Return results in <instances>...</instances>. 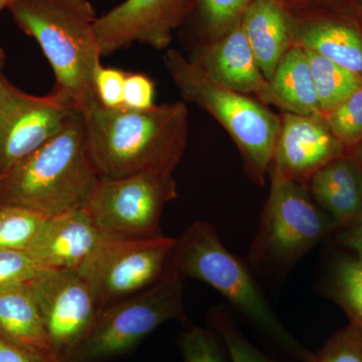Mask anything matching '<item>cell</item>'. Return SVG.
Instances as JSON below:
<instances>
[{
    "mask_svg": "<svg viewBox=\"0 0 362 362\" xmlns=\"http://www.w3.org/2000/svg\"><path fill=\"white\" fill-rule=\"evenodd\" d=\"M77 106L84 121L88 153L101 178L173 175L185 154L188 110L183 102L146 110L108 108L93 90Z\"/></svg>",
    "mask_w": 362,
    "mask_h": 362,
    "instance_id": "1",
    "label": "cell"
},
{
    "mask_svg": "<svg viewBox=\"0 0 362 362\" xmlns=\"http://www.w3.org/2000/svg\"><path fill=\"white\" fill-rule=\"evenodd\" d=\"M100 180L78 111L58 135L0 175V206L21 207L47 218L81 211Z\"/></svg>",
    "mask_w": 362,
    "mask_h": 362,
    "instance_id": "2",
    "label": "cell"
},
{
    "mask_svg": "<svg viewBox=\"0 0 362 362\" xmlns=\"http://www.w3.org/2000/svg\"><path fill=\"white\" fill-rule=\"evenodd\" d=\"M165 272L183 281L197 279L206 282L256 324L288 356L301 362L314 361L315 354L286 329L249 267L223 246L216 226L211 223L199 221L188 226L175 240Z\"/></svg>",
    "mask_w": 362,
    "mask_h": 362,
    "instance_id": "3",
    "label": "cell"
},
{
    "mask_svg": "<svg viewBox=\"0 0 362 362\" xmlns=\"http://www.w3.org/2000/svg\"><path fill=\"white\" fill-rule=\"evenodd\" d=\"M7 9L51 64L54 90L78 105L94 90V71L101 64L94 7L88 0H16Z\"/></svg>",
    "mask_w": 362,
    "mask_h": 362,
    "instance_id": "4",
    "label": "cell"
},
{
    "mask_svg": "<svg viewBox=\"0 0 362 362\" xmlns=\"http://www.w3.org/2000/svg\"><path fill=\"white\" fill-rule=\"evenodd\" d=\"M164 64L183 98L225 128L242 154L247 175L263 187L280 134V117L262 102L214 82L180 52H166Z\"/></svg>",
    "mask_w": 362,
    "mask_h": 362,
    "instance_id": "5",
    "label": "cell"
},
{
    "mask_svg": "<svg viewBox=\"0 0 362 362\" xmlns=\"http://www.w3.org/2000/svg\"><path fill=\"white\" fill-rule=\"evenodd\" d=\"M270 194L249 252L257 271L288 273L312 247L337 228L314 204L308 188L270 166Z\"/></svg>",
    "mask_w": 362,
    "mask_h": 362,
    "instance_id": "6",
    "label": "cell"
},
{
    "mask_svg": "<svg viewBox=\"0 0 362 362\" xmlns=\"http://www.w3.org/2000/svg\"><path fill=\"white\" fill-rule=\"evenodd\" d=\"M185 281L173 274L134 296L100 309L95 323L63 362H102L121 356L169 320L187 323Z\"/></svg>",
    "mask_w": 362,
    "mask_h": 362,
    "instance_id": "7",
    "label": "cell"
},
{
    "mask_svg": "<svg viewBox=\"0 0 362 362\" xmlns=\"http://www.w3.org/2000/svg\"><path fill=\"white\" fill-rule=\"evenodd\" d=\"M175 243L163 235L130 238L104 233L76 272L90 286L100 308H104L158 282Z\"/></svg>",
    "mask_w": 362,
    "mask_h": 362,
    "instance_id": "8",
    "label": "cell"
},
{
    "mask_svg": "<svg viewBox=\"0 0 362 362\" xmlns=\"http://www.w3.org/2000/svg\"><path fill=\"white\" fill-rule=\"evenodd\" d=\"M177 197L173 175L139 173L101 178L86 207L93 223L109 235L148 238L162 235L164 207Z\"/></svg>",
    "mask_w": 362,
    "mask_h": 362,
    "instance_id": "9",
    "label": "cell"
},
{
    "mask_svg": "<svg viewBox=\"0 0 362 362\" xmlns=\"http://www.w3.org/2000/svg\"><path fill=\"white\" fill-rule=\"evenodd\" d=\"M78 111L63 93L37 97L4 78L0 88V175L58 135Z\"/></svg>",
    "mask_w": 362,
    "mask_h": 362,
    "instance_id": "10",
    "label": "cell"
},
{
    "mask_svg": "<svg viewBox=\"0 0 362 362\" xmlns=\"http://www.w3.org/2000/svg\"><path fill=\"white\" fill-rule=\"evenodd\" d=\"M52 346L61 356L88 334L100 306L75 270L40 269L28 283Z\"/></svg>",
    "mask_w": 362,
    "mask_h": 362,
    "instance_id": "11",
    "label": "cell"
},
{
    "mask_svg": "<svg viewBox=\"0 0 362 362\" xmlns=\"http://www.w3.org/2000/svg\"><path fill=\"white\" fill-rule=\"evenodd\" d=\"M189 0H125L109 13L98 16L96 35L102 56L133 44L164 49L185 20Z\"/></svg>",
    "mask_w": 362,
    "mask_h": 362,
    "instance_id": "12",
    "label": "cell"
},
{
    "mask_svg": "<svg viewBox=\"0 0 362 362\" xmlns=\"http://www.w3.org/2000/svg\"><path fill=\"white\" fill-rule=\"evenodd\" d=\"M343 146L323 118L284 112L271 166L305 185L318 169L342 157Z\"/></svg>",
    "mask_w": 362,
    "mask_h": 362,
    "instance_id": "13",
    "label": "cell"
},
{
    "mask_svg": "<svg viewBox=\"0 0 362 362\" xmlns=\"http://www.w3.org/2000/svg\"><path fill=\"white\" fill-rule=\"evenodd\" d=\"M189 59L214 82L247 96L256 95L263 104H273L270 84L257 63L240 21Z\"/></svg>",
    "mask_w": 362,
    "mask_h": 362,
    "instance_id": "14",
    "label": "cell"
},
{
    "mask_svg": "<svg viewBox=\"0 0 362 362\" xmlns=\"http://www.w3.org/2000/svg\"><path fill=\"white\" fill-rule=\"evenodd\" d=\"M86 209L47 218L26 250L40 269L77 270L103 238Z\"/></svg>",
    "mask_w": 362,
    "mask_h": 362,
    "instance_id": "15",
    "label": "cell"
},
{
    "mask_svg": "<svg viewBox=\"0 0 362 362\" xmlns=\"http://www.w3.org/2000/svg\"><path fill=\"white\" fill-rule=\"evenodd\" d=\"M307 188L337 226L349 228L362 220V168L351 159L339 157L318 169Z\"/></svg>",
    "mask_w": 362,
    "mask_h": 362,
    "instance_id": "16",
    "label": "cell"
},
{
    "mask_svg": "<svg viewBox=\"0 0 362 362\" xmlns=\"http://www.w3.org/2000/svg\"><path fill=\"white\" fill-rule=\"evenodd\" d=\"M257 63L270 81L279 62L294 45V25L281 0H252L242 20Z\"/></svg>",
    "mask_w": 362,
    "mask_h": 362,
    "instance_id": "17",
    "label": "cell"
},
{
    "mask_svg": "<svg viewBox=\"0 0 362 362\" xmlns=\"http://www.w3.org/2000/svg\"><path fill=\"white\" fill-rule=\"evenodd\" d=\"M269 84L273 105L283 111L323 118L308 57L301 47L294 45L288 49Z\"/></svg>",
    "mask_w": 362,
    "mask_h": 362,
    "instance_id": "18",
    "label": "cell"
},
{
    "mask_svg": "<svg viewBox=\"0 0 362 362\" xmlns=\"http://www.w3.org/2000/svg\"><path fill=\"white\" fill-rule=\"evenodd\" d=\"M294 45L316 52L362 78V35L346 23L316 20L294 26Z\"/></svg>",
    "mask_w": 362,
    "mask_h": 362,
    "instance_id": "19",
    "label": "cell"
},
{
    "mask_svg": "<svg viewBox=\"0 0 362 362\" xmlns=\"http://www.w3.org/2000/svg\"><path fill=\"white\" fill-rule=\"evenodd\" d=\"M0 335L28 349L59 354L28 283L0 291Z\"/></svg>",
    "mask_w": 362,
    "mask_h": 362,
    "instance_id": "20",
    "label": "cell"
},
{
    "mask_svg": "<svg viewBox=\"0 0 362 362\" xmlns=\"http://www.w3.org/2000/svg\"><path fill=\"white\" fill-rule=\"evenodd\" d=\"M321 111L328 113L362 87V78L316 52L305 49Z\"/></svg>",
    "mask_w": 362,
    "mask_h": 362,
    "instance_id": "21",
    "label": "cell"
},
{
    "mask_svg": "<svg viewBox=\"0 0 362 362\" xmlns=\"http://www.w3.org/2000/svg\"><path fill=\"white\" fill-rule=\"evenodd\" d=\"M330 296L344 309L351 322L362 328V262L343 259L333 272Z\"/></svg>",
    "mask_w": 362,
    "mask_h": 362,
    "instance_id": "22",
    "label": "cell"
},
{
    "mask_svg": "<svg viewBox=\"0 0 362 362\" xmlns=\"http://www.w3.org/2000/svg\"><path fill=\"white\" fill-rule=\"evenodd\" d=\"M47 218L18 206H0V250L26 251Z\"/></svg>",
    "mask_w": 362,
    "mask_h": 362,
    "instance_id": "23",
    "label": "cell"
},
{
    "mask_svg": "<svg viewBox=\"0 0 362 362\" xmlns=\"http://www.w3.org/2000/svg\"><path fill=\"white\" fill-rule=\"evenodd\" d=\"M209 322L225 341L232 362H278L257 349L247 339L233 321L230 311L223 305L209 310Z\"/></svg>",
    "mask_w": 362,
    "mask_h": 362,
    "instance_id": "24",
    "label": "cell"
},
{
    "mask_svg": "<svg viewBox=\"0 0 362 362\" xmlns=\"http://www.w3.org/2000/svg\"><path fill=\"white\" fill-rule=\"evenodd\" d=\"M323 121L344 146H351L361 141L362 87L337 108L324 114Z\"/></svg>",
    "mask_w": 362,
    "mask_h": 362,
    "instance_id": "25",
    "label": "cell"
},
{
    "mask_svg": "<svg viewBox=\"0 0 362 362\" xmlns=\"http://www.w3.org/2000/svg\"><path fill=\"white\" fill-rule=\"evenodd\" d=\"M199 14L211 40L237 25L252 0H197Z\"/></svg>",
    "mask_w": 362,
    "mask_h": 362,
    "instance_id": "26",
    "label": "cell"
},
{
    "mask_svg": "<svg viewBox=\"0 0 362 362\" xmlns=\"http://www.w3.org/2000/svg\"><path fill=\"white\" fill-rule=\"evenodd\" d=\"M312 362H362V328L351 322L331 338Z\"/></svg>",
    "mask_w": 362,
    "mask_h": 362,
    "instance_id": "27",
    "label": "cell"
},
{
    "mask_svg": "<svg viewBox=\"0 0 362 362\" xmlns=\"http://www.w3.org/2000/svg\"><path fill=\"white\" fill-rule=\"evenodd\" d=\"M40 268L25 251L0 250V291L28 284Z\"/></svg>",
    "mask_w": 362,
    "mask_h": 362,
    "instance_id": "28",
    "label": "cell"
},
{
    "mask_svg": "<svg viewBox=\"0 0 362 362\" xmlns=\"http://www.w3.org/2000/svg\"><path fill=\"white\" fill-rule=\"evenodd\" d=\"M180 346L185 362H225L216 335L197 326L182 335Z\"/></svg>",
    "mask_w": 362,
    "mask_h": 362,
    "instance_id": "29",
    "label": "cell"
},
{
    "mask_svg": "<svg viewBox=\"0 0 362 362\" xmlns=\"http://www.w3.org/2000/svg\"><path fill=\"white\" fill-rule=\"evenodd\" d=\"M127 71L114 68H104L100 64L94 71L93 88L95 94L108 108L123 107L124 85Z\"/></svg>",
    "mask_w": 362,
    "mask_h": 362,
    "instance_id": "30",
    "label": "cell"
},
{
    "mask_svg": "<svg viewBox=\"0 0 362 362\" xmlns=\"http://www.w3.org/2000/svg\"><path fill=\"white\" fill-rule=\"evenodd\" d=\"M156 85L142 74L127 73L124 85L123 107L146 110L156 106Z\"/></svg>",
    "mask_w": 362,
    "mask_h": 362,
    "instance_id": "31",
    "label": "cell"
},
{
    "mask_svg": "<svg viewBox=\"0 0 362 362\" xmlns=\"http://www.w3.org/2000/svg\"><path fill=\"white\" fill-rule=\"evenodd\" d=\"M0 362H63L57 352H45L16 344L0 335Z\"/></svg>",
    "mask_w": 362,
    "mask_h": 362,
    "instance_id": "32",
    "label": "cell"
},
{
    "mask_svg": "<svg viewBox=\"0 0 362 362\" xmlns=\"http://www.w3.org/2000/svg\"><path fill=\"white\" fill-rule=\"evenodd\" d=\"M338 240L343 246L356 252L357 259L362 262V220L357 225L347 228Z\"/></svg>",
    "mask_w": 362,
    "mask_h": 362,
    "instance_id": "33",
    "label": "cell"
},
{
    "mask_svg": "<svg viewBox=\"0 0 362 362\" xmlns=\"http://www.w3.org/2000/svg\"><path fill=\"white\" fill-rule=\"evenodd\" d=\"M4 63H6V58H4V52L0 49V88H1L2 82H4V76H2L1 71L4 68Z\"/></svg>",
    "mask_w": 362,
    "mask_h": 362,
    "instance_id": "34",
    "label": "cell"
},
{
    "mask_svg": "<svg viewBox=\"0 0 362 362\" xmlns=\"http://www.w3.org/2000/svg\"><path fill=\"white\" fill-rule=\"evenodd\" d=\"M16 0H0V13L4 11V8H8V6Z\"/></svg>",
    "mask_w": 362,
    "mask_h": 362,
    "instance_id": "35",
    "label": "cell"
},
{
    "mask_svg": "<svg viewBox=\"0 0 362 362\" xmlns=\"http://www.w3.org/2000/svg\"><path fill=\"white\" fill-rule=\"evenodd\" d=\"M361 160H362V159H361Z\"/></svg>",
    "mask_w": 362,
    "mask_h": 362,
    "instance_id": "36",
    "label": "cell"
},
{
    "mask_svg": "<svg viewBox=\"0 0 362 362\" xmlns=\"http://www.w3.org/2000/svg\"></svg>",
    "mask_w": 362,
    "mask_h": 362,
    "instance_id": "37",
    "label": "cell"
}]
</instances>
